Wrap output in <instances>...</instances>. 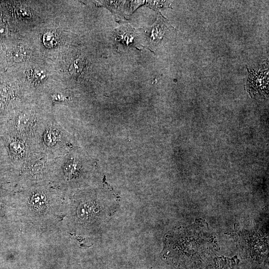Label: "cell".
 I'll list each match as a JSON object with an SVG mask.
<instances>
[{"label": "cell", "mask_w": 269, "mask_h": 269, "mask_svg": "<svg viewBox=\"0 0 269 269\" xmlns=\"http://www.w3.org/2000/svg\"><path fill=\"white\" fill-rule=\"evenodd\" d=\"M51 160L43 153L32 152L17 170V178L14 191L32 185L49 182Z\"/></svg>", "instance_id": "8992f818"}, {"label": "cell", "mask_w": 269, "mask_h": 269, "mask_svg": "<svg viewBox=\"0 0 269 269\" xmlns=\"http://www.w3.org/2000/svg\"><path fill=\"white\" fill-rule=\"evenodd\" d=\"M85 67V62L82 58L73 61L69 67V72L73 77H78L82 72Z\"/></svg>", "instance_id": "8fae6325"}, {"label": "cell", "mask_w": 269, "mask_h": 269, "mask_svg": "<svg viewBox=\"0 0 269 269\" xmlns=\"http://www.w3.org/2000/svg\"><path fill=\"white\" fill-rule=\"evenodd\" d=\"M32 77L33 81L36 82L37 83L39 82L41 83L45 79L46 75L44 71L41 69H35L32 73Z\"/></svg>", "instance_id": "7c38bea8"}, {"label": "cell", "mask_w": 269, "mask_h": 269, "mask_svg": "<svg viewBox=\"0 0 269 269\" xmlns=\"http://www.w3.org/2000/svg\"><path fill=\"white\" fill-rule=\"evenodd\" d=\"M13 192L0 191V215L13 212Z\"/></svg>", "instance_id": "ba28073f"}, {"label": "cell", "mask_w": 269, "mask_h": 269, "mask_svg": "<svg viewBox=\"0 0 269 269\" xmlns=\"http://www.w3.org/2000/svg\"><path fill=\"white\" fill-rule=\"evenodd\" d=\"M233 264L229 262L216 260L212 262H209L204 266L202 265L199 266V269H229Z\"/></svg>", "instance_id": "9c48e42d"}, {"label": "cell", "mask_w": 269, "mask_h": 269, "mask_svg": "<svg viewBox=\"0 0 269 269\" xmlns=\"http://www.w3.org/2000/svg\"><path fill=\"white\" fill-rule=\"evenodd\" d=\"M119 199L103 187H90L69 196L62 222L74 233L90 235L116 211Z\"/></svg>", "instance_id": "7a4b0ae2"}, {"label": "cell", "mask_w": 269, "mask_h": 269, "mask_svg": "<svg viewBox=\"0 0 269 269\" xmlns=\"http://www.w3.org/2000/svg\"><path fill=\"white\" fill-rule=\"evenodd\" d=\"M4 141L11 164L17 171L29 155L35 151L34 143L19 136L6 134Z\"/></svg>", "instance_id": "52a82bcc"}, {"label": "cell", "mask_w": 269, "mask_h": 269, "mask_svg": "<svg viewBox=\"0 0 269 269\" xmlns=\"http://www.w3.org/2000/svg\"><path fill=\"white\" fill-rule=\"evenodd\" d=\"M77 146L73 136L50 115L37 135L35 148L53 159Z\"/></svg>", "instance_id": "277c9868"}, {"label": "cell", "mask_w": 269, "mask_h": 269, "mask_svg": "<svg viewBox=\"0 0 269 269\" xmlns=\"http://www.w3.org/2000/svg\"><path fill=\"white\" fill-rule=\"evenodd\" d=\"M95 176V159L80 147L51 160L49 183L68 196L80 190L94 186Z\"/></svg>", "instance_id": "3957f363"}, {"label": "cell", "mask_w": 269, "mask_h": 269, "mask_svg": "<svg viewBox=\"0 0 269 269\" xmlns=\"http://www.w3.org/2000/svg\"><path fill=\"white\" fill-rule=\"evenodd\" d=\"M13 212L25 225L42 230L63 222L69 196L49 182L13 192Z\"/></svg>", "instance_id": "6da1fadb"}, {"label": "cell", "mask_w": 269, "mask_h": 269, "mask_svg": "<svg viewBox=\"0 0 269 269\" xmlns=\"http://www.w3.org/2000/svg\"><path fill=\"white\" fill-rule=\"evenodd\" d=\"M49 97L53 104L58 103H70L72 100V97L70 95L67 93L61 92L53 93L49 96Z\"/></svg>", "instance_id": "30bf717a"}, {"label": "cell", "mask_w": 269, "mask_h": 269, "mask_svg": "<svg viewBox=\"0 0 269 269\" xmlns=\"http://www.w3.org/2000/svg\"><path fill=\"white\" fill-rule=\"evenodd\" d=\"M4 31L5 29L3 28H0V34H3Z\"/></svg>", "instance_id": "5bb4252c"}, {"label": "cell", "mask_w": 269, "mask_h": 269, "mask_svg": "<svg viewBox=\"0 0 269 269\" xmlns=\"http://www.w3.org/2000/svg\"><path fill=\"white\" fill-rule=\"evenodd\" d=\"M49 114H44L33 108L22 109L12 116L7 124L6 134L25 138L35 145L37 135Z\"/></svg>", "instance_id": "5b68a950"}, {"label": "cell", "mask_w": 269, "mask_h": 269, "mask_svg": "<svg viewBox=\"0 0 269 269\" xmlns=\"http://www.w3.org/2000/svg\"><path fill=\"white\" fill-rule=\"evenodd\" d=\"M22 49H17L16 50L13 52V57L15 60L19 61L22 59L23 55L22 54Z\"/></svg>", "instance_id": "4fadbf2b"}]
</instances>
